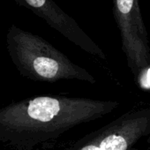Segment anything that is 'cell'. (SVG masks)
I'll use <instances>...</instances> for the list:
<instances>
[{
	"label": "cell",
	"instance_id": "5b68a950",
	"mask_svg": "<svg viewBox=\"0 0 150 150\" xmlns=\"http://www.w3.org/2000/svg\"><path fill=\"white\" fill-rule=\"evenodd\" d=\"M24 2L49 26L72 43L91 55L103 59L106 57L103 51L81 29L79 24L60 9L53 0H24Z\"/></svg>",
	"mask_w": 150,
	"mask_h": 150
},
{
	"label": "cell",
	"instance_id": "3957f363",
	"mask_svg": "<svg viewBox=\"0 0 150 150\" xmlns=\"http://www.w3.org/2000/svg\"><path fill=\"white\" fill-rule=\"evenodd\" d=\"M143 140L150 143V105L123 114L72 150H134Z\"/></svg>",
	"mask_w": 150,
	"mask_h": 150
},
{
	"label": "cell",
	"instance_id": "6da1fadb",
	"mask_svg": "<svg viewBox=\"0 0 150 150\" xmlns=\"http://www.w3.org/2000/svg\"><path fill=\"white\" fill-rule=\"evenodd\" d=\"M116 101L36 96L0 109V141L15 150H32L81 124L109 115Z\"/></svg>",
	"mask_w": 150,
	"mask_h": 150
},
{
	"label": "cell",
	"instance_id": "7a4b0ae2",
	"mask_svg": "<svg viewBox=\"0 0 150 150\" xmlns=\"http://www.w3.org/2000/svg\"><path fill=\"white\" fill-rule=\"evenodd\" d=\"M6 47L11 60L22 76L41 82L77 80L95 84V77L71 62L48 41L14 25L6 34Z\"/></svg>",
	"mask_w": 150,
	"mask_h": 150
},
{
	"label": "cell",
	"instance_id": "277c9868",
	"mask_svg": "<svg viewBox=\"0 0 150 150\" xmlns=\"http://www.w3.org/2000/svg\"><path fill=\"white\" fill-rule=\"evenodd\" d=\"M113 15L120 32L128 66L138 78L150 66V48L139 0H113Z\"/></svg>",
	"mask_w": 150,
	"mask_h": 150
}]
</instances>
